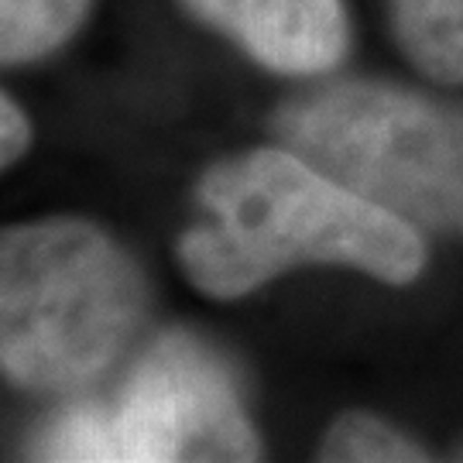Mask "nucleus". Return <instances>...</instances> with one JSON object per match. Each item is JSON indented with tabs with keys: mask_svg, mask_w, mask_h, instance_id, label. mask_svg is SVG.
Returning a JSON list of instances; mask_svg holds the SVG:
<instances>
[{
	"mask_svg": "<svg viewBox=\"0 0 463 463\" xmlns=\"http://www.w3.org/2000/svg\"><path fill=\"white\" fill-rule=\"evenodd\" d=\"M145 306L141 268L86 220L52 216L0 237V364L24 392L93 384L131 344Z\"/></svg>",
	"mask_w": 463,
	"mask_h": 463,
	"instance_id": "f03ea898",
	"label": "nucleus"
},
{
	"mask_svg": "<svg viewBox=\"0 0 463 463\" xmlns=\"http://www.w3.org/2000/svg\"><path fill=\"white\" fill-rule=\"evenodd\" d=\"M319 460L330 463H405L426 460V453L392 430L384 419L364 412H350L336 419L319 443Z\"/></svg>",
	"mask_w": 463,
	"mask_h": 463,
	"instance_id": "6e6552de",
	"label": "nucleus"
},
{
	"mask_svg": "<svg viewBox=\"0 0 463 463\" xmlns=\"http://www.w3.org/2000/svg\"><path fill=\"white\" fill-rule=\"evenodd\" d=\"M183 7L271 72H326L347 52L344 0H183Z\"/></svg>",
	"mask_w": 463,
	"mask_h": 463,
	"instance_id": "39448f33",
	"label": "nucleus"
},
{
	"mask_svg": "<svg viewBox=\"0 0 463 463\" xmlns=\"http://www.w3.org/2000/svg\"><path fill=\"white\" fill-rule=\"evenodd\" d=\"M34 460L168 463L254 460L258 439L231 374L185 333H165L137 361L114 405H76L32 443Z\"/></svg>",
	"mask_w": 463,
	"mask_h": 463,
	"instance_id": "20e7f679",
	"label": "nucleus"
},
{
	"mask_svg": "<svg viewBox=\"0 0 463 463\" xmlns=\"http://www.w3.org/2000/svg\"><path fill=\"white\" fill-rule=\"evenodd\" d=\"M90 0H0L4 66L34 62L55 52L83 24Z\"/></svg>",
	"mask_w": 463,
	"mask_h": 463,
	"instance_id": "0eeeda50",
	"label": "nucleus"
},
{
	"mask_svg": "<svg viewBox=\"0 0 463 463\" xmlns=\"http://www.w3.org/2000/svg\"><path fill=\"white\" fill-rule=\"evenodd\" d=\"M213 216L183 233L179 265L199 292L241 298L296 265H350L388 285L412 281L426 248L412 223L350 193L288 148H254L199 179Z\"/></svg>",
	"mask_w": 463,
	"mask_h": 463,
	"instance_id": "f257e3e1",
	"label": "nucleus"
},
{
	"mask_svg": "<svg viewBox=\"0 0 463 463\" xmlns=\"http://www.w3.org/2000/svg\"><path fill=\"white\" fill-rule=\"evenodd\" d=\"M32 141V124L11 97H0V162L14 165Z\"/></svg>",
	"mask_w": 463,
	"mask_h": 463,
	"instance_id": "1a4fd4ad",
	"label": "nucleus"
},
{
	"mask_svg": "<svg viewBox=\"0 0 463 463\" xmlns=\"http://www.w3.org/2000/svg\"><path fill=\"white\" fill-rule=\"evenodd\" d=\"M281 145L405 223L463 231V114L384 83H330L281 103Z\"/></svg>",
	"mask_w": 463,
	"mask_h": 463,
	"instance_id": "7ed1b4c3",
	"label": "nucleus"
},
{
	"mask_svg": "<svg viewBox=\"0 0 463 463\" xmlns=\"http://www.w3.org/2000/svg\"><path fill=\"white\" fill-rule=\"evenodd\" d=\"M402 52L436 83H463V0H392Z\"/></svg>",
	"mask_w": 463,
	"mask_h": 463,
	"instance_id": "423d86ee",
	"label": "nucleus"
}]
</instances>
